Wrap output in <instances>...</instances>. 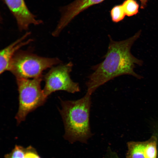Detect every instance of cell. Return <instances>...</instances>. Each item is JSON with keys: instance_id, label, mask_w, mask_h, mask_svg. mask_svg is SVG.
<instances>
[{"instance_id": "1", "label": "cell", "mask_w": 158, "mask_h": 158, "mask_svg": "<svg viewBox=\"0 0 158 158\" xmlns=\"http://www.w3.org/2000/svg\"><path fill=\"white\" fill-rule=\"evenodd\" d=\"M140 30L133 36L123 41H114L110 38L107 52L104 60L94 67L86 83L87 92L91 94L99 86L118 76L132 75L140 79L141 76L134 72L135 64L141 65L142 61L130 52L131 47L139 37Z\"/></svg>"}, {"instance_id": "2", "label": "cell", "mask_w": 158, "mask_h": 158, "mask_svg": "<svg viewBox=\"0 0 158 158\" xmlns=\"http://www.w3.org/2000/svg\"><path fill=\"white\" fill-rule=\"evenodd\" d=\"M91 95L87 92L83 97L76 100H61L59 111L64 125L66 138L85 141L91 135L90 114Z\"/></svg>"}, {"instance_id": "3", "label": "cell", "mask_w": 158, "mask_h": 158, "mask_svg": "<svg viewBox=\"0 0 158 158\" xmlns=\"http://www.w3.org/2000/svg\"><path fill=\"white\" fill-rule=\"evenodd\" d=\"M61 62L57 57H43L20 49L12 58L8 71L16 79L33 78L42 75L44 71L59 64Z\"/></svg>"}, {"instance_id": "4", "label": "cell", "mask_w": 158, "mask_h": 158, "mask_svg": "<svg viewBox=\"0 0 158 158\" xmlns=\"http://www.w3.org/2000/svg\"><path fill=\"white\" fill-rule=\"evenodd\" d=\"M43 76L29 79H16L19 94V107L15 116L19 124L28 114L45 102L47 97L41 87Z\"/></svg>"}, {"instance_id": "5", "label": "cell", "mask_w": 158, "mask_h": 158, "mask_svg": "<svg viewBox=\"0 0 158 158\" xmlns=\"http://www.w3.org/2000/svg\"><path fill=\"white\" fill-rule=\"evenodd\" d=\"M73 65L71 62H69L54 66L43 76L45 85L43 90L47 97L58 90L71 93L80 91L79 84L74 82L70 75Z\"/></svg>"}, {"instance_id": "6", "label": "cell", "mask_w": 158, "mask_h": 158, "mask_svg": "<svg viewBox=\"0 0 158 158\" xmlns=\"http://www.w3.org/2000/svg\"><path fill=\"white\" fill-rule=\"evenodd\" d=\"M15 18L19 30L27 31L30 25H37L43 23L29 10L25 0H4Z\"/></svg>"}, {"instance_id": "7", "label": "cell", "mask_w": 158, "mask_h": 158, "mask_svg": "<svg viewBox=\"0 0 158 158\" xmlns=\"http://www.w3.org/2000/svg\"><path fill=\"white\" fill-rule=\"evenodd\" d=\"M104 0H75L61 9V17L51 34L59 36L63 29L76 16L90 7L99 4Z\"/></svg>"}, {"instance_id": "8", "label": "cell", "mask_w": 158, "mask_h": 158, "mask_svg": "<svg viewBox=\"0 0 158 158\" xmlns=\"http://www.w3.org/2000/svg\"><path fill=\"white\" fill-rule=\"evenodd\" d=\"M30 34V32H26L22 36L1 50L0 74L8 71L11 61L16 53L21 48L32 42V39H26Z\"/></svg>"}, {"instance_id": "9", "label": "cell", "mask_w": 158, "mask_h": 158, "mask_svg": "<svg viewBox=\"0 0 158 158\" xmlns=\"http://www.w3.org/2000/svg\"><path fill=\"white\" fill-rule=\"evenodd\" d=\"M145 141L128 142L126 158H145Z\"/></svg>"}, {"instance_id": "10", "label": "cell", "mask_w": 158, "mask_h": 158, "mask_svg": "<svg viewBox=\"0 0 158 158\" xmlns=\"http://www.w3.org/2000/svg\"><path fill=\"white\" fill-rule=\"evenodd\" d=\"M157 137L153 135L149 140L145 141V158H157Z\"/></svg>"}, {"instance_id": "11", "label": "cell", "mask_w": 158, "mask_h": 158, "mask_svg": "<svg viewBox=\"0 0 158 158\" xmlns=\"http://www.w3.org/2000/svg\"><path fill=\"white\" fill-rule=\"evenodd\" d=\"M122 5L126 15L128 16L135 15L138 12L139 5L135 0H126Z\"/></svg>"}, {"instance_id": "12", "label": "cell", "mask_w": 158, "mask_h": 158, "mask_svg": "<svg viewBox=\"0 0 158 158\" xmlns=\"http://www.w3.org/2000/svg\"><path fill=\"white\" fill-rule=\"evenodd\" d=\"M110 14L112 21L115 23L121 21L126 16L122 4L114 6L111 9Z\"/></svg>"}, {"instance_id": "13", "label": "cell", "mask_w": 158, "mask_h": 158, "mask_svg": "<svg viewBox=\"0 0 158 158\" xmlns=\"http://www.w3.org/2000/svg\"><path fill=\"white\" fill-rule=\"evenodd\" d=\"M26 148L16 145L9 153L6 154L4 158H24Z\"/></svg>"}, {"instance_id": "14", "label": "cell", "mask_w": 158, "mask_h": 158, "mask_svg": "<svg viewBox=\"0 0 158 158\" xmlns=\"http://www.w3.org/2000/svg\"><path fill=\"white\" fill-rule=\"evenodd\" d=\"M39 155L35 149L30 146L26 148L24 158H40Z\"/></svg>"}, {"instance_id": "15", "label": "cell", "mask_w": 158, "mask_h": 158, "mask_svg": "<svg viewBox=\"0 0 158 158\" xmlns=\"http://www.w3.org/2000/svg\"><path fill=\"white\" fill-rule=\"evenodd\" d=\"M140 1L141 3V8L142 9L144 8L146 6L148 0H140Z\"/></svg>"}, {"instance_id": "16", "label": "cell", "mask_w": 158, "mask_h": 158, "mask_svg": "<svg viewBox=\"0 0 158 158\" xmlns=\"http://www.w3.org/2000/svg\"><path fill=\"white\" fill-rule=\"evenodd\" d=\"M40 158H41L40 157Z\"/></svg>"}, {"instance_id": "17", "label": "cell", "mask_w": 158, "mask_h": 158, "mask_svg": "<svg viewBox=\"0 0 158 158\" xmlns=\"http://www.w3.org/2000/svg\"><path fill=\"white\" fill-rule=\"evenodd\" d=\"M157 158H158V157H157Z\"/></svg>"}]
</instances>
